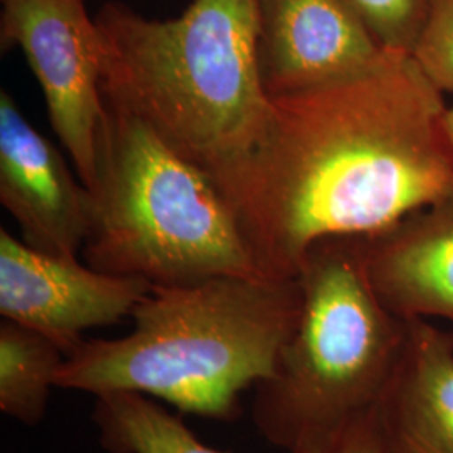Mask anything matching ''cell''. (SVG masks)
Returning <instances> with one entry per match:
<instances>
[{"label":"cell","mask_w":453,"mask_h":453,"mask_svg":"<svg viewBox=\"0 0 453 453\" xmlns=\"http://www.w3.org/2000/svg\"><path fill=\"white\" fill-rule=\"evenodd\" d=\"M443 93L411 54L271 97L254 155L226 190L262 274L294 279L326 239L366 237L453 200Z\"/></svg>","instance_id":"obj_1"},{"label":"cell","mask_w":453,"mask_h":453,"mask_svg":"<svg viewBox=\"0 0 453 453\" xmlns=\"http://www.w3.org/2000/svg\"><path fill=\"white\" fill-rule=\"evenodd\" d=\"M95 19L103 99L142 119L226 195L271 113L260 80L257 0H192L175 19L106 2Z\"/></svg>","instance_id":"obj_2"},{"label":"cell","mask_w":453,"mask_h":453,"mask_svg":"<svg viewBox=\"0 0 453 453\" xmlns=\"http://www.w3.org/2000/svg\"><path fill=\"white\" fill-rule=\"evenodd\" d=\"M299 312L297 277L153 288L131 314L127 336L84 340L65 357L58 388L136 393L183 413L232 420L243 391L274 372Z\"/></svg>","instance_id":"obj_3"},{"label":"cell","mask_w":453,"mask_h":453,"mask_svg":"<svg viewBox=\"0 0 453 453\" xmlns=\"http://www.w3.org/2000/svg\"><path fill=\"white\" fill-rule=\"evenodd\" d=\"M103 103L84 262L153 288L265 277L209 175L142 119Z\"/></svg>","instance_id":"obj_4"},{"label":"cell","mask_w":453,"mask_h":453,"mask_svg":"<svg viewBox=\"0 0 453 453\" xmlns=\"http://www.w3.org/2000/svg\"><path fill=\"white\" fill-rule=\"evenodd\" d=\"M297 279L299 319L252 406L260 435L282 452L306 450L372 413L408 327L372 288L357 237L312 245Z\"/></svg>","instance_id":"obj_5"},{"label":"cell","mask_w":453,"mask_h":453,"mask_svg":"<svg viewBox=\"0 0 453 453\" xmlns=\"http://www.w3.org/2000/svg\"><path fill=\"white\" fill-rule=\"evenodd\" d=\"M0 48H19L39 82L49 121L89 188L104 111L103 39L86 0H0Z\"/></svg>","instance_id":"obj_6"},{"label":"cell","mask_w":453,"mask_h":453,"mask_svg":"<svg viewBox=\"0 0 453 453\" xmlns=\"http://www.w3.org/2000/svg\"><path fill=\"white\" fill-rule=\"evenodd\" d=\"M153 286L42 252L0 228V314L58 344L65 357L88 329L128 318Z\"/></svg>","instance_id":"obj_7"},{"label":"cell","mask_w":453,"mask_h":453,"mask_svg":"<svg viewBox=\"0 0 453 453\" xmlns=\"http://www.w3.org/2000/svg\"><path fill=\"white\" fill-rule=\"evenodd\" d=\"M259 71L267 96L344 81L383 65V48L344 0H257Z\"/></svg>","instance_id":"obj_8"},{"label":"cell","mask_w":453,"mask_h":453,"mask_svg":"<svg viewBox=\"0 0 453 453\" xmlns=\"http://www.w3.org/2000/svg\"><path fill=\"white\" fill-rule=\"evenodd\" d=\"M0 202L42 252L78 257L91 226V192L58 148L0 91Z\"/></svg>","instance_id":"obj_9"},{"label":"cell","mask_w":453,"mask_h":453,"mask_svg":"<svg viewBox=\"0 0 453 453\" xmlns=\"http://www.w3.org/2000/svg\"><path fill=\"white\" fill-rule=\"evenodd\" d=\"M372 288L402 319L453 323V200L357 237Z\"/></svg>","instance_id":"obj_10"},{"label":"cell","mask_w":453,"mask_h":453,"mask_svg":"<svg viewBox=\"0 0 453 453\" xmlns=\"http://www.w3.org/2000/svg\"><path fill=\"white\" fill-rule=\"evenodd\" d=\"M406 340L374 418L387 453H453V331L406 319Z\"/></svg>","instance_id":"obj_11"},{"label":"cell","mask_w":453,"mask_h":453,"mask_svg":"<svg viewBox=\"0 0 453 453\" xmlns=\"http://www.w3.org/2000/svg\"><path fill=\"white\" fill-rule=\"evenodd\" d=\"M93 420L110 453H230L207 445L179 415L136 393L99 395Z\"/></svg>","instance_id":"obj_12"},{"label":"cell","mask_w":453,"mask_h":453,"mask_svg":"<svg viewBox=\"0 0 453 453\" xmlns=\"http://www.w3.org/2000/svg\"><path fill=\"white\" fill-rule=\"evenodd\" d=\"M63 349L20 324L0 323V411L34 426L44 418L49 396L58 388Z\"/></svg>","instance_id":"obj_13"},{"label":"cell","mask_w":453,"mask_h":453,"mask_svg":"<svg viewBox=\"0 0 453 453\" xmlns=\"http://www.w3.org/2000/svg\"><path fill=\"white\" fill-rule=\"evenodd\" d=\"M363 20L372 37L388 50L411 54L430 0H344Z\"/></svg>","instance_id":"obj_14"},{"label":"cell","mask_w":453,"mask_h":453,"mask_svg":"<svg viewBox=\"0 0 453 453\" xmlns=\"http://www.w3.org/2000/svg\"><path fill=\"white\" fill-rule=\"evenodd\" d=\"M411 56L438 91L453 93V0H430Z\"/></svg>","instance_id":"obj_15"},{"label":"cell","mask_w":453,"mask_h":453,"mask_svg":"<svg viewBox=\"0 0 453 453\" xmlns=\"http://www.w3.org/2000/svg\"><path fill=\"white\" fill-rule=\"evenodd\" d=\"M291 453H387L380 435L374 411L351 423L340 434L326 438L306 450Z\"/></svg>","instance_id":"obj_16"},{"label":"cell","mask_w":453,"mask_h":453,"mask_svg":"<svg viewBox=\"0 0 453 453\" xmlns=\"http://www.w3.org/2000/svg\"><path fill=\"white\" fill-rule=\"evenodd\" d=\"M447 130H449L453 143V106L449 108V111H447Z\"/></svg>","instance_id":"obj_17"}]
</instances>
